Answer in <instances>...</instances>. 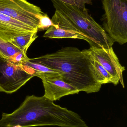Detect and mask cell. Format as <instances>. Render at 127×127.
Here are the masks:
<instances>
[{
    "label": "cell",
    "mask_w": 127,
    "mask_h": 127,
    "mask_svg": "<svg viewBox=\"0 0 127 127\" xmlns=\"http://www.w3.org/2000/svg\"><path fill=\"white\" fill-rule=\"evenodd\" d=\"M103 28L113 42H127V0H102Z\"/></svg>",
    "instance_id": "cell-4"
},
{
    "label": "cell",
    "mask_w": 127,
    "mask_h": 127,
    "mask_svg": "<svg viewBox=\"0 0 127 127\" xmlns=\"http://www.w3.org/2000/svg\"><path fill=\"white\" fill-rule=\"evenodd\" d=\"M53 126L88 127L77 113L56 105L43 95L27 96L20 106L10 114L3 113L0 127Z\"/></svg>",
    "instance_id": "cell-2"
},
{
    "label": "cell",
    "mask_w": 127,
    "mask_h": 127,
    "mask_svg": "<svg viewBox=\"0 0 127 127\" xmlns=\"http://www.w3.org/2000/svg\"><path fill=\"white\" fill-rule=\"evenodd\" d=\"M94 64L96 71L102 80L103 84L109 83L114 84L113 78L108 71L100 63L95 60Z\"/></svg>",
    "instance_id": "cell-14"
},
{
    "label": "cell",
    "mask_w": 127,
    "mask_h": 127,
    "mask_svg": "<svg viewBox=\"0 0 127 127\" xmlns=\"http://www.w3.org/2000/svg\"><path fill=\"white\" fill-rule=\"evenodd\" d=\"M43 37L50 38L78 39L85 40L88 43L89 42L86 38L81 35L53 26H51L47 30Z\"/></svg>",
    "instance_id": "cell-12"
},
{
    "label": "cell",
    "mask_w": 127,
    "mask_h": 127,
    "mask_svg": "<svg viewBox=\"0 0 127 127\" xmlns=\"http://www.w3.org/2000/svg\"><path fill=\"white\" fill-rule=\"evenodd\" d=\"M89 49L94 59L100 63L113 78L114 85L116 86L120 82L125 88L123 72L125 68L120 63L113 47L105 48L91 47Z\"/></svg>",
    "instance_id": "cell-7"
},
{
    "label": "cell",
    "mask_w": 127,
    "mask_h": 127,
    "mask_svg": "<svg viewBox=\"0 0 127 127\" xmlns=\"http://www.w3.org/2000/svg\"><path fill=\"white\" fill-rule=\"evenodd\" d=\"M0 13L38 31L39 18L44 13L27 0H0Z\"/></svg>",
    "instance_id": "cell-6"
},
{
    "label": "cell",
    "mask_w": 127,
    "mask_h": 127,
    "mask_svg": "<svg viewBox=\"0 0 127 127\" xmlns=\"http://www.w3.org/2000/svg\"><path fill=\"white\" fill-rule=\"evenodd\" d=\"M13 127H22V126H20V125H15V126H14Z\"/></svg>",
    "instance_id": "cell-17"
},
{
    "label": "cell",
    "mask_w": 127,
    "mask_h": 127,
    "mask_svg": "<svg viewBox=\"0 0 127 127\" xmlns=\"http://www.w3.org/2000/svg\"><path fill=\"white\" fill-rule=\"evenodd\" d=\"M59 0L71 6L77 7L81 9H84L86 8V4H92V1L94 0Z\"/></svg>",
    "instance_id": "cell-16"
},
{
    "label": "cell",
    "mask_w": 127,
    "mask_h": 127,
    "mask_svg": "<svg viewBox=\"0 0 127 127\" xmlns=\"http://www.w3.org/2000/svg\"><path fill=\"white\" fill-rule=\"evenodd\" d=\"M42 81L44 89V96L53 101L59 100L64 96L80 92L76 88L66 83L61 76L44 78Z\"/></svg>",
    "instance_id": "cell-8"
},
{
    "label": "cell",
    "mask_w": 127,
    "mask_h": 127,
    "mask_svg": "<svg viewBox=\"0 0 127 127\" xmlns=\"http://www.w3.org/2000/svg\"><path fill=\"white\" fill-rule=\"evenodd\" d=\"M37 33V32H34L21 35L14 38L9 42L27 56L28 49L38 37Z\"/></svg>",
    "instance_id": "cell-13"
},
{
    "label": "cell",
    "mask_w": 127,
    "mask_h": 127,
    "mask_svg": "<svg viewBox=\"0 0 127 127\" xmlns=\"http://www.w3.org/2000/svg\"><path fill=\"white\" fill-rule=\"evenodd\" d=\"M38 31L0 13V38L9 42L13 39L23 34Z\"/></svg>",
    "instance_id": "cell-9"
},
{
    "label": "cell",
    "mask_w": 127,
    "mask_h": 127,
    "mask_svg": "<svg viewBox=\"0 0 127 127\" xmlns=\"http://www.w3.org/2000/svg\"><path fill=\"white\" fill-rule=\"evenodd\" d=\"M51 26L58 27L57 25H55L53 24L51 19H50L47 13H44L40 16L38 27V31L47 30Z\"/></svg>",
    "instance_id": "cell-15"
},
{
    "label": "cell",
    "mask_w": 127,
    "mask_h": 127,
    "mask_svg": "<svg viewBox=\"0 0 127 127\" xmlns=\"http://www.w3.org/2000/svg\"><path fill=\"white\" fill-rule=\"evenodd\" d=\"M35 71L0 55V92L12 94L34 77Z\"/></svg>",
    "instance_id": "cell-5"
},
{
    "label": "cell",
    "mask_w": 127,
    "mask_h": 127,
    "mask_svg": "<svg viewBox=\"0 0 127 127\" xmlns=\"http://www.w3.org/2000/svg\"><path fill=\"white\" fill-rule=\"evenodd\" d=\"M51 1L55 9L51 19L54 24L85 37L90 47H112L114 43L103 27L89 15L88 9L71 6L59 0Z\"/></svg>",
    "instance_id": "cell-3"
},
{
    "label": "cell",
    "mask_w": 127,
    "mask_h": 127,
    "mask_svg": "<svg viewBox=\"0 0 127 127\" xmlns=\"http://www.w3.org/2000/svg\"><path fill=\"white\" fill-rule=\"evenodd\" d=\"M28 59L22 62L21 63L33 69L35 71L34 76H37L41 79L56 76H61V74L58 71L48 68L40 64L31 62L28 61Z\"/></svg>",
    "instance_id": "cell-11"
},
{
    "label": "cell",
    "mask_w": 127,
    "mask_h": 127,
    "mask_svg": "<svg viewBox=\"0 0 127 127\" xmlns=\"http://www.w3.org/2000/svg\"><path fill=\"white\" fill-rule=\"evenodd\" d=\"M0 55L15 63H21L29 58L12 44L0 38Z\"/></svg>",
    "instance_id": "cell-10"
},
{
    "label": "cell",
    "mask_w": 127,
    "mask_h": 127,
    "mask_svg": "<svg viewBox=\"0 0 127 127\" xmlns=\"http://www.w3.org/2000/svg\"><path fill=\"white\" fill-rule=\"evenodd\" d=\"M28 60L59 72L63 80L80 92L87 94L97 92L103 85L89 49L81 50L74 47H66L53 53L29 58Z\"/></svg>",
    "instance_id": "cell-1"
}]
</instances>
